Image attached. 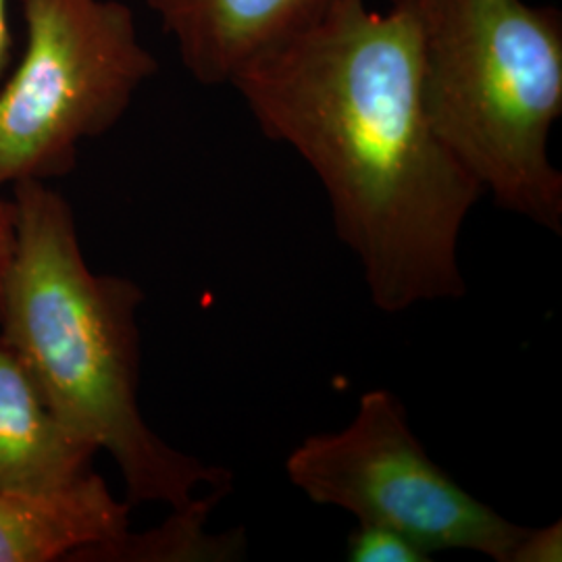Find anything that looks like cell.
<instances>
[{"instance_id": "cell-1", "label": "cell", "mask_w": 562, "mask_h": 562, "mask_svg": "<svg viewBox=\"0 0 562 562\" xmlns=\"http://www.w3.org/2000/svg\"><path fill=\"white\" fill-rule=\"evenodd\" d=\"M229 86L322 181L375 308L461 299L462 227L483 190L427 115L406 0L385 13L346 0Z\"/></svg>"}, {"instance_id": "cell-2", "label": "cell", "mask_w": 562, "mask_h": 562, "mask_svg": "<svg viewBox=\"0 0 562 562\" xmlns=\"http://www.w3.org/2000/svg\"><path fill=\"white\" fill-rule=\"evenodd\" d=\"M15 241L0 294V340L81 440L109 454L125 503L171 510L201 485L232 487V473L165 442L140 411L136 281L97 273L83 257L71 204L46 181L11 186Z\"/></svg>"}, {"instance_id": "cell-3", "label": "cell", "mask_w": 562, "mask_h": 562, "mask_svg": "<svg viewBox=\"0 0 562 562\" xmlns=\"http://www.w3.org/2000/svg\"><path fill=\"white\" fill-rule=\"evenodd\" d=\"M438 136L494 202L562 234V20L525 0H406Z\"/></svg>"}, {"instance_id": "cell-4", "label": "cell", "mask_w": 562, "mask_h": 562, "mask_svg": "<svg viewBox=\"0 0 562 562\" xmlns=\"http://www.w3.org/2000/svg\"><path fill=\"white\" fill-rule=\"evenodd\" d=\"M25 50L0 90V192L74 171L159 63L120 0H20Z\"/></svg>"}, {"instance_id": "cell-5", "label": "cell", "mask_w": 562, "mask_h": 562, "mask_svg": "<svg viewBox=\"0 0 562 562\" xmlns=\"http://www.w3.org/2000/svg\"><path fill=\"white\" fill-rule=\"evenodd\" d=\"M285 475L311 503L390 527L429 557L464 550L510 562L527 531L427 454L401 398L385 387L367 390L346 427L304 438L288 454Z\"/></svg>"}, {"instance_id": "cell-6", "label": "cell", "mask_w": 562, "mask_h": 562, "mask_svg": "<svg viewBox=\"0 0 562 562\" xmlns=\"http://www.w3.org/2000/svg\"><path fill=\"white\" fill-rule=\"evenodd\" d=\"M346 0H146L202 86H222Z\"/></svg>"}, {"instance_id": "cell-7", "label": "cell", "mask_w": 562, "mask_h": 562, "mask_svg": "<svg viewBox=\"0 0 562 562\" xmlns=\"http://www.w3.org/2000/svg\"><path fill=\"white\" fill-rule=\"evenodd\" d=\"M97 454L60 422L20 357L0 340V492H76L99 475Z\"/></svg>"}, {"instance_id": "cell-8", "label": "cell", "mask_w": 562, "mask_h": 562, "mask_svg": "<svg viewBox=\"0 0 562 562\" xmlns=\"http://www.w3.org/2000/svg\"><path fill=\"white\" fill-rule=\"evenodd\" d=\"M130 510L102 475L67 494L0 492V562H71L125 536Z\"/></svg>"}, {"instance_id": "cell-9", "label": "cell", "mask_w": 562, "mask_h": 562, "mask_svg": "<svg viewBox=\"0 0 562 562\" xmlns=\"http://www.w3.org/2000/svg\"><path fill=\"white\" fill-rule=\"evenodd\" d=\"M232 487H213L209 494L178 510L155 529L127 531L115 542L102 543L74 557L71 562H227L238 561L246 548L241 531L211 533V510Z\"/></svg>"}, {"instance_id": "cell-10", "label": "cell", "mask_w": 562, "mask_h": 562, "mask_svg": "<svg viewBox=\"0 0 562 562\" xmlns=\"http://www.w3.org/2000/svg\"><path fill=\"white\" fill-rule=\"evenodd\" d=\"M346 559L350 562L434 561V557H429L406 536L373 522H357V529L346 542Z\"/></svg>"}, {"instance_id": "cell-11", "label": "cell", "mask_w": 562, "mask_h": 562, "mask_svg": "<svg viewBox=\"0 0 562 562\" xmlns=\"http://www.w3.org/2000/svg\"><path fill=\"white\" fill-rule=\"evenodd\" d=\"M562 521L543 527H527L519 546L513 552L510 562H561Z\"/></svg>"}, {"instance_id": "cell-12", "label": "cell", "mask_w": 562, "mask_h": 562, "mask_svg": "<svg viewBox=\"0 0 562 562\" xmlns=\"http://www.w3.org/2000/svg\"><path fill=\"white\" fill-rule=\"evenodd\" d=\"M13 241H15L13 201L4 199L0 192V294H2V281L7 276V267L13 255Z\"/></svg>"}, {"instance_id": "cell-13", "label": "cell", "mask_w": 562, "mask_h": 562, "mask_svg": "<svg viewBox=\"0 0 562 562\" xmlns=\"http://www.w3.org/2000/svg\"><path fill=\"white\" fill-rule=\"evenodd\" d=\"M11 27H9V0H0V78L11 63Z\"/></svg>"}]
</instances>
